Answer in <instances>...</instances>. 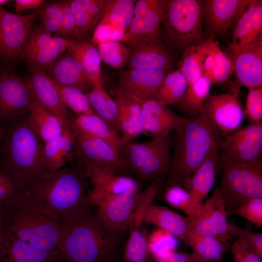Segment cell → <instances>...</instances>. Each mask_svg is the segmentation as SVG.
Instances as JSON below:
<instances>
[{
    "label": "cell",
    "mask_w": 262,
    "mask_h": 262,
    "mask_svg": "<svg viewBox=\"0 0 262 262\" xmlns=\"http://www.w3.org/2000/svg\"><path fill=\"white\" fill-rule=\"evenodd\" d=\"M83 176L60 169L26 184L25 193L62 227L90 212Z\"/></svg>",
    "instance_id": "obj_1"
},
{
    "label": "cell",
    "mask_w": 262,
    "mask_h": 262,
    "mask_svg": "<svg viewBox=\"0 0 262 262\" xmlns=\"http://www.w3.org/2000/svg\"><path fill=\"white\" fill-rule=\"evenodd\" d=\"M175 131L167 183L185 189L190 177L209 153L220 147L223 137L203 109L197 117L188 119Z\"/></svg>",
    "instance_id": "obj_2"
},
{
    "label": "cell",
    "mask_w": 262,
    "mask_h": 262,
    "mask_svg": "<svg viewBox=\"0 0 262 262\" xmlns=\"http://www.w3.org/2000/svg\"><path fill=\"white\" fill-rule=\"evenodd\" d=\"M0 147V167L25 185L50 173L44 156V142L24 122H9Z\"/></svg>",
    "instance_id": "obj_3"
},
{
    "label": "cell",
    "mask_w": 262,
    "mask_h": 262,
    "mask_svg": "<svg viewBox=\"0 0 262 262\" xmlns=\"http://www.w3.org/2000/svg\"><path fill=\"white\" fill-rule=\"evenodd\" d=\"M3 213L7 230L15 238L40 249L59 250L62 227L30 196Z\"/></svg>",
    "instance_id": "obj_4"
},
{
    "label": "cell",
    "mask_w": 262,
    "mask_h": 262,
    "mask_svg": "<svg viewBox=\"0 0 262 262\" xmlns=\"http://www.w3.org/2000/svg\"><path fill=\"white\" fill-rule=\"evenodd\" d=\"M62 229L59 250L65 262H100L111 250V235L90 212Z\"/></svg>",
    "instance_id": "obj_5"
},
{
    "label": "cell",
    "mask_w": 262,
    "mask_h": 262,
    "mask_svg": "<svg viewBox=\"0 0 262 262\" xmlns=\"http://www.w3.org/2000/svg\"><path fill=\"white\" fill-rule=\"evenodd\" d=\"M202 3L199 0H164L161 24L174 47L185 49L207 39L203 29Z\"/></svg>",
    "instance_id": "obj_6"
},
{
    "label": "cell",
    "mask_w": 262,
    "mask_h": 262,
    "mask_svg": "<svg viewBox=\"0 0 262 262\" xmlns=\"http://www.w3.org/2000/svg\"><path fill=\"white\" fill-rule=\"evenodd\" d=\"M170 134L142 142L128 143L121 152L131 170L142 181L156 180L168 174L172 159Z\"/></svg>",
    "instance_id": "obj_7"
},
{
    "label": "cell",
    "mask_w": 262,
    "mask_h": 262,
    "mask_svg": "<svg viewBox=\"0 0 262 262\" xmlns=\"http://www.w3.org/2000/svg\"><path fill=\"white\" fill-rule=\"evenodd\" d=\"M220 190L227 214L245 202L262 198V162L222 164Z\"/></svg>",
    "instance_id": "obj_8"
},
{
    "label": "cell",
    "mask_w": 262,
    "mask_h": 262,
    "mask_svg": "<svg viewBox=\"0 0 262 262\" xmlns=\"http://www.w3.org/2000/svg\"><path fill=\"white\" fill-rule=\"evenodd\" d=\"M164 0H139L121 42L130 49L142 45L161 44V28Z\"/></svg>",
    "instance_id": "obj_9"
},
{
    "label": "cell",
    "mask_w": 262,
    "mask_h": 262,
    "mask_svg": "<svg viewBox=\"0 0 262 262\" xmlns=\"http://www.w3.org/2000/svg\"><path fill=\"white\" fill-rule=\"evenodd\" d=\"M34 98L28 79L8 68L0 69V128L30 112Z\"/></svg>",
    "instance_id": "obj_10"
},
{
    "label": "cell",
    "mask_w": 262,
    "mask_h": 262,
    "mask_svg": "<svg viewBox=\"0 0 262 262\" xmlns=\"http://www.w3.org/2000/svg\"><path fill=\"white\" fill-rule=\"evenodd\" d=\"M224 138L219 147L222 164H249L260 160L262 124L252 123Z\"/></svg>",
    "instance_id": "obj_11"
},
{
    "label": "cell",
    "mask_w": 262,
    "mask_h": 262,
    "mask_svg": "<svg viewBox=\"0 0 262 262\" xmlns=\"http://www.w3.org/2000/svg\"><path fill=\"white\" fill-rule=\"evenodd\" d=\"M38 10L27 15L11 13L0 7V56L9 61L21 57Z\"/></svg>",
    "instance_id": "obj_12"
},
{
    "label": "cell",
    "mask_w": 262,
    "mask_h": 262,
    "mask_svg": "<svg viewBox=\"0 0 262 262\" xmlns=\"http://www.w3.org/2000/svg\"><path fill=\"white\" fill-rule=\"evenodd\" d=\"M202 206V213L198 217H186L188 233L214 236L228 244L231 237L228 232V214L219 188L214 191Z\"/></svg>",
    "instance_id": "obj_13"
},
{
    "label": "cell",
    "mask_w": 262,
    "mask_h": 262,
    "mask_svg": "<svg viewBox=\"0 0 262 262\" xmlns=\"http://www.w3.org/2000/svg\"><path fill=\"white\" fill-rule=\"evenodd\" d=\"M238 87L227 93L209 95L203 110L211 118L223 137L242 123L245 114L239 98Z\"/></svg>",
    "instance_id": "obj_14"
},
{
    "label": "cell",
    "mask_w": 262,
    "mask_h": 262,
    "mask_svg": "<svg viewBox=\"0 0 262 262\" xmlns=\"http://www.w3.org/2000/svg\"><path fill=\"white\" fill-rule=\"evenodd\" d=\"M76 146L80 153L90 162L114 168L118 173L128 174L130 167L111 145L80 128L70 119Z\"/></svg>",
    "instance_id": "obj_15"
},
{
    "label": "cell",
    "mask_w": 262,
    "mask_h": 262,
    "mask_svg": "<svg viewBox=\"0 0 262 262\" xmlns=\"http://www.w3.org/2000/svg\"><path fill=\"white\" fill-rule=\"evenodd\" d=\"M143 195V192H130L104 199L97 205L96 216L110 235L123 231L128 229Z\"/></svg>",
    "instance_id": "obj_16"
},
{
    "label": "cell",
    "mask_w": 262,
    "mask_h": 262,
    "mask_svg": "<svg viewBox=\"0 0 262 262\" xmlns=\"http://www.w3.org/2000/svg\"><path fill=\"white\" fill-rule=\"evenodd\" d=\"M29 67L31 74L28 81L34 99L58 117L64 131L73 132L66 108L51 77L31 65Z\"/></svg>",
    "instance_id": "obj_17"
},
{
    "label": "cell",
    "mask_w": 262,
    "mask_h": 262,
    "mask_svg": "<svg viewBox=\"0 0 262 262\" xmlns=\"http://www.w3.org/2000/svg\"><path fill=\"white\" fill-rule=\"evenodd\" d=\"M169 72L161 69H128L120 75L115 92L141 103L151 98Z\"/></svg>",
    "instance_id": "obj_18"
},
{
    "label": "cell",
    "mask_w": 262,
    "mask_h": 262,
    "mask_svg": "<svg viewBox=\"0 0 262 262\" xmlns=\"http://www.w3.org/2000/svg\"><path fill=\"white\" fill-rule=\"evenodd\" d=\"M253 0H206L202 1L205 27L209 35H222L233 19L241 15Z\"/></svg>",
    "instance_id": "obj_19"
},
{
    "label": "cell",
    "mask_w": 262,
    "mask_h": 262,
    "mask_svg": "<svg viewBox=\"0 0 262 262\" xmlns=\"http://www.w3.org/2000/svg\"><path fill=\"white\" fill-rule=\"evenodd\" d=\"M141 120L144 134L163 138L176 131L188 119L180 116L167 106L149 98L141 103Z\"/></svg>",
    "instance_id": "obj_20"
},
{
    "label": "cell",
    "mask_w": 262,
    "mask_h": 262,
    "mask_svg": "<svg viewBox=\"0 0 262 262\" xmlns=\"http://www.w3.org/2000/svg\"><path fill=\"white\" fill-rule=\"evenodd\" d=\"M236 84L248 89L262 86V36L233 58Z\"/></svg>",
    "instance_id": "obj_21"
},
{
    "label": "cell",
    "mask_w": 262,
    "mask_h": 262,
    "mask_svg": "<svg viewBox=\"0 0 262 262\" xmlns=\"http://www.w3.org/2000/svg\"><path fill=\"white\" fill-rule=\"evenodd\" d=\"M262 36V1L253 0L241 15L229 46L234 56L243 48Z\"/></svg>",
    "instance_id": "obj_22"
},
{
    "label": "cell",
    "mask_w": 262,
    "mask_h": 262,
    "mask_svg": "<svg viewBox=\"0 0 262 262\" xmlns=\"http://www.w3.org/2000/svg\"><path fill=\"white\" fill-rule=\"evenodd\" d=\"M8 241L0 252V262H62L59 250L37 248L30 243L15 238L7 231ZM65 262V261H64Z\"/></svg>",
    "instance_id": "obj_23"
},
{
    "label": "cell",
    "mask_w": 262,
    "mask_h": 262,
    "mask_svg": "<svg viewBox=\"0 0 262 262\" xmlns=\"http://www.w3.org/2000/svg\"><path fill=\"white\" fill-rule=\"evenodd\" d=\"M118 106V128L125 146L134 138L144 133L141 120V103L115 91Z\"/></svg>",
    "instance_id": "obj_24"
},
{
    "label": "cell",
    "mask_w": 262,
    "mask_h": 262,
    "mask_svg": "<svg viewBox=\"0 0 262 262\" xmlns=\"http://www.w3.org/2000/svg\"><path fill=\"white\" fill-rule=\"evenodd\" d=\"M219 149L216 147L209 153L186 184L185 189L198 204H202L214 185Z\"/></svg>",
    "instance_id": "obj_25"
},
{
    "label": "cell",
    "mask_w": 262,
    "mask_h": 262,
    "mask_svg": "<svg viewBox=\"0 0 262 262\" xmlns=\"http://www.w3.org/2000/svg\"><path fill=\"white\" fill-rule=\"evenodd\" d=\"M129 69H161L170 71L172 60L162 44L140 45L131 49Z\"/></svg>",
    "instance_id": "obj_26"
},
{
    "label": "cell",
    "mask_w": 262,
    "mask_h": 262,
    "mask_svg": "<svg viewBox=\"0 0 262 262\" xmlns=\"http://www.w3.org/2000/svg\"><path fill=\"white\" fill-rule=\"evenodd\" d=\"M58 83L88 92L93 87L82 65L67 54H63L48 72Z\"/></svg>",
    "instance_id": "obj_27"
},
{
    "label": "cell",
    "mask_w": 262,
    "mask_h": 262,
    "mask_svg": "<svg viewBox=\"0 0 262 262\" xmlns=\"http://www.w3.org/2000/svg\"><path fill=\"white\" fill-rule=\"evenodd\" d=\"M143 223L154 225L171 233L185 244L188 234L186 217L167 207L151 204L145 213Z\"/></svg>",
    "instance_id": "obj_28"
},
{
    "label": "cell",
    "mask_w": 262,
    "mask_h": 262,
    "mask_svg": "<svg viewBox=\"0 0 262 262\" xmlns=\"http://www.w3.org/2000/svg\"><path fill=\"white\" fill-rule=\"evenodd\" d=\"M66 51L82 65L93 88L102 86L101 59L97 49L92 43L83 40L73 41Z\"/></svg>",
    "instance_id": "obj_29"
},
{
    "label": "cell",
    "mask_w": 262,
    "mask_h": 262,
    "mask_svg": "<svg viewBox=\"0 0 262 262\" xmlns=\"http://www.w3.org/2000/svg\"><path fill=\"white\" fill-rule=\"evenodd\" d=\"M75 139L73 132L66 131L54 139L44 143V156L50 172L60 170L75 154Z\"/></svg>",
    "instance_id": "obj_30"
},
{
    "label": "cell",
    "mask_w": 262,
    "mask_h": 262,
    "mask_svg": "<svg viewBox=\"0 0 262 262\" xmlns=\"http://www.w3.org/2000/svg\"><path fill=\"white\" fill-rule=\"evenodd\" d=\"M107 0H72L69 5L74 17L78 39L95 27L101 17Z\"/></svg>",
    "instance_id": "obj_31"
},
{
    "label": "cell",
    "mask_w": 262,
    "mask_h": 262,
    "mask_svg": "<svg viewBox=\"0 0 262 262\" xmlns=\"http://www.w3.org/2000/svg\"><path fill=\"white\" fill-rule=\"evenodd\" d=\"M212 85L208 78L202 75L195 83L187 86L175 103L187 116L186 118H196L200 115L204 103L210 95Z\"/></svg>",
    "instance_id": "obj_32"
},
{
    "label": "cell",
    "mask_w": 262,
    "mask_h": 262,
    "mask_svg": "<svg viewBox=\"0 0 262 262\" xmlns=\"http://www.w3.org/2000/svg\"><path fill=\"white\" fill-rule=\"evenodd\" d=\"M82 129L111 145L119 154L125 145L117 131L95 113L78 115L73 119Z\"/></svg>",
    "instance_id": "obj_33"
},
{
    "label": "cell",
    "mask_w": 262,
    "mask_h": 262,
    "mask_svg": "<svg viewBox=\"0 0 262 262\" xmlns=\"http://www.w3.org/2000/svg\"><path fill=\"white\" fill-rule=\"evenodd\" d=\"M30 113L28 122L44 143L63 132L64 129L58 117L35 99Z\"/></svg>",
    "instance_id": "obj_34"
},
{
    "label": "cell",
    "mask_w": 262,
    "mask_h": 262,
    "mask_svg": "<svg viewBox=\"0 0 262 262\" xmlns=\"http://www.w3.org/2000/svg\"><path fill=\"white\" fill-rule=\"evenodd\" d=\"M138 184L132 178L118 174L95 186L87 194L90 205H98L107 198L130 192H137Z\"/></svg>",
    "instance_id": "obj_35"
},
{
    "label": "cell",
    "mask_w": 262,
    "mask_h": 262,
    "mask_svg": "<svg viewBox=\"0 0 262 262\" xmlns=\"http://www.w3.org/2000/svg\"><path fill=\"white\" fill-rule=\"evenodd\" d=\"M73 41L53 35L51 41L25 59L29 65L49 72Z\"/></svg>",
    "instance_id": "obj_36"
},
{
    "label": "cell",
    "mask_w": 262,
    "mask_h": 262,
    "mask_svg": "<svg viewBox=\"0 0 262 262\" xmlns=\"http://www.w3.org/2000/svg\"><path fill=\"white\" fill-rule=\"evenodd\" d=\"M185 244L204 262H219L227 249V243L212 236L188 233Z\"/></svg>",
    "instance_id": "obj_37"
},
{
    "label": "cell",
    "mask_w": 262,
    "mask_h": 262,
    "mask_svg": "<svg viewBox=\"0 0 262 262\" xmlns=\"http://www.w3.org/2000/svg\"><path fill=\"white\" fill-rule=\"evenodd\" d=\"M85 94L95 113L117 131L118 106L115 100L102 86L94 87Z\"/></svg>",
    "instance_id": "obj_38"
},
{
    "label": "cell",
    "mask_w": 262,
    "mask_h": 262,
    "mask_svg": "<svg viewBox=\"0 0 262 262\" xmlns=\"http://www.w3.org/2000/svg\"><path fill=\"white\" fill-rule=\"evenodd\" d=\"M187 86L185 78L178 69L169 72L150 98L164 106L175 104Z\"/></svg>",
    "instance_id": "obj_39"
},
{
    "label": "cell",
    "mask_w": 262,
    "mask_h": 262,
    "mask_svg": "<svg viewBox=\"0 0 262 262\" xmlns=\"http://www.w3.org/2000/svg\"><path fill=\"white\" fill-rule=\"evenodd\" d=\"M136 0H107L99 22L126 30L133 16Z\"/></svg>",
    "instance_id": "obj_40"
},
{
    "label": "cell",
    "mask_w": 262,
    "mask_h": 262,
    "mask_svg": "<svg viewBox=\"0 0 262 262\" xmlns=\"http://www.w3.org/2000/svg\"><path fill=\"white\" fill-rule=\"evenodd\" d=\"M164 198L171 206L186 214L188 219L196 218L202 213V204L196 203L189 192L180 186H168L166 189Z\"/></svg>",
    "instance_id": "obj_41"
},
{
    "label": "cell",
    "mask_w": 262,
    "mask_h": 262,
    "mask_svg": "<svg viewBox=\"0 0 262 262\" xmlns=\"http://www.w3.org/2000/svg\"><path fill=\"white\" fill-rule=\"evenodd\" d=\"M124 253L126 262H152L147 245V236L141 227L130 229Z\"/></svg>",
    "instance_id": "obj_42"
},
{
    "label": "cell",
    "mask_w": 262,
    "mask_h": 262,
    "mask_svg": "<svg viewBox=\"0 0 262 262\" xmlns=\"http://www.w3.org/2000/svg\"><path fill=\"white\" fill-rule=\"evenodd\" d=\"M52 80L66 107L70 108L78 115L95 113L90 104L86 94L82 90L74 86L61 84L52 78Z\"/></svg>",
    "instance_id": "obj_43"
},
{
    "label": "cell",
    "mask_w": 262,
    "mask_h": 262,
    "mask_svg": "<svg viewBox=\"0 0 262 262\" xmlns=\"http://www.w3.org/2000/svg\"><path fill=\"white\" fill-rule=\"evenodd\" d=\"M202 43L184 49L178 70L185 78L188 86L195 83L202 76Z\"/></svg>",
    "instance_id": "obj_44"
},
{
    "label": "cell",
    "mask_w": 262,
    "mask_h": 262,
    "mask_svg": "<svg viewBox=\"0 0 262 262\" xmlns=\"http://www.w3.org/2000/svg\"><path fill=\"white\" fill-rule=\"evenodd\" d=\"M26 195L25 185L0 167V210L8 209Z\"/></svg>",
    "instance_id": "obj_45"
},
{
    "label": "cell",
    "mask_w": 262,
    "mask_h": 262,
    "mask_svg": "<svg viewBox=\"0 0 262 262\" xmlns=\"http://www.w3.org/2000/svg\"><path fill=\"white\" fill-rule=\"evenodd\" d=\"M97 46L101 60L111 67L119 69L127 64L131 49L122 42L106 41Z\"/></svg>",
    "instance_id": "obj_46"
},
{
    "label": "cell",
    "mask_w": 262,
    "mask_h": 262,
    "mask_svg": "<svg viewBox=\"0 0 262 262\" xmlns=\"http://www.w3.org/2000/svg\"><path fill=\"white\" fill-rule=\"evenodd\" d=\"M147 245L153 257L160 253L175 251L178 247V242L177 237L174 235L158 228L147 236Z\"/></svg>",
    "instance_id": "obj_47"
},
{
    "label": "cell",
    "mask_w": 262,
    "mask_h": 262,
    "mask_svg": "<svg viewBox=\"0 0 262 262\" xmlns=\"http://www.w3.org/2000/svg\"><path fill=\"white\" fill-rule=\"evenodd\" d=\"M211 45L215 59L212 84L225 82L233 71V61L221 49L218 42L213 39Z\"/></svg>",
    "instance_id": "obj_48"
},
{
    "label": "cell",
    "mask_w": 262,
    "mask_h": 262,
    "mask_svg": "<svg viewBox=\"0 0 262 262\" xmlns=\"http://www.w3.org/2000/svg\"><path fill=\"white\" fill-rule=\"evenodd\" d=\"M62 2L48 4L38 12L40 26L51 34L59 35Z\"/></svg>",
    "instance_id": "obj_49"
},
{
    "label": "cell",
    "mask_w": 262,
    "mask_h": 262,
    "mask_svg": "<svg viewBox=\"0 0 262 262\" xmlns=\"http://www.w3.org/2000/svg\"><path fill=\"white\" fill-rule=\"evenodd\" d=\"M53 35L43 30L40 26L32 27L25 43L22 54L25 59L41 48L49 44Z\"/></svg>",
    "instance_id": "obj_50"
},
{
    "label": "cell",
    "mask_w": 262,
    "mask_h": 262,
    "mask_svg": "<svg viewBox=\"0 0 262 262\" xmlns=\"http://www.w3.org/2000/svg\"><path fill=\"white\" fill-rule=\"evenodd\" d=\"M245 115L252 123L262 124V87L248 89Z\"/></svg>",
    "instance_id": "obj_51"
},
{
    "label": "cell",
    "mask_w": 262,
    "mask_h": 262,
    "mask_svg": "<svg viewBox=\"0 0 262 262\" xmlns=\"http://www.w3.org/2000/svg\"><path fill=\"white\" fill-rule=\"evenodd\" d=\"M238 214L258 228L262 226V198L250 199L237 207L231 213Z\"/></svg>",
    "instance_id": "obj_52"
},
{
    "label": "cell",
    "mask_w": 262,
    "mask_h": 262,
    "mask_svg": "<svg viewBox=\"0 0 262 262\" xmlns=\"http://www.w3.org/2000/svg\"><path fill=\"white\" fill-rule=\"evenodd\" d=\"M231 251L233 262H262V257L242 238L233 242Z\"/></svg>",
    "instance_id": "obj_53"
},
{
    "label": "cell",
    "mask_w": 262,
    "mask_h": 262,
    "mask_svg": "<svg viewBox=\"0 0 262 262\" xmlns=\"http://www.w3.org/2000/svg\"><path fill=\"white\" fill-rule=\"evenodd\" d=\"M125 32V30L110 24L99 22L94 31L92 41L97 45L110 41L121 42Z\"/></svg>",
    "instance_id": "obj_54"
},
{
    "label": "cell",
    "mask_w": 262,
    "mask_h": 262,
    "mask_svg": "<svg viewBox=\"0 0 262 262\" xmlns=\"http://www.w3.org/2000/svg\"><path fill=\"white\" fill-rule=\"evenodd\" d=\"M59 36L71 40L78 39L75 19L68 1H62Z\"/></svg>",
    "instance_id": "obj_55"
},
{
    "label": "cell",
    "mask_w": 262,
    "mask_h": 262,
    "mask_svg": "<svg viewBox=\"0 0 262 262\" xmlns=\"http://www.w3.org/2000/svg\"><path fill=\"white\" fill-rule=\"evenodd\" d=\"M229 235L244 239L262 257V233L254 232L249 228H241L233 223L228 224Z\"/></svg>",
    "instance_id": "obj_56"
},
{
    "label": "cell",
    "mask_w": 262,
    "mask_h": 262,
    "mask_svg": "<svg viewBox=\"0 0 262 262\" xmlns=\"http://www.w3.org/2000/svg\"><path fill=\"white\" fill-rule=\"evenodd\" d=\"M152 262H204L194 252H164L152 257Z\"/></svg>",
    "instance_id": "obj_57"
},
{
    "label": "cell",
    "mask_w": 262,
    "mask_h": 262,
    "mask_svg": "<svg viewBox=\"0 0 262 262\" xmlns=\"http://www.w3.org/2000/svg\"><path fill=\"white\" fill-rule=\"evenodd\" d=\"M45 1L44 0H15L16 12L19 13L25 10L35 9Z\"/></svg>",
    "instance_id": "obj_58"
},
{
    "label": "cell",
    "mask_w": 262,
    "mask_h": 262,
    "mask_svg": "<svg viewBox=\"0 0 262 262\" xmlns=\"http://www.w3.org/2000/svg\"><path fill=\"white\" fill-rule=\"evenodd\" d=\"M8 241L7 230L5 225L3 211L0 210V252L5 248Z\"/></svg>",
    "instance_id": "obj_59"
},
{
    "label": "cell",
    "mask_w": 262,
    "mask_h": 262,
    "mask_svg": "<svg viewBox=\"0 0 262 262\" xmlns=\"http://www.w3.org/2000/svg\"><path fill=\"white\" fill-rule=\"evenodd\" d=\"M11 1L9 0H0V7H2L3 5L10 2Z\"/></svg>",
    "instance_id": "obj_60"
},
{
    "label": "cell",
    "mask_w": 262,
    "mask_h": 262,
    "mask_svg": "<svg viewBox=\"0 0 262 262\" xmlns=\"http://www.w3.org/2000/svg\"><path fill=\"white\" fill-rule=\"evenodd\" d=\"M3 131L2 129L0 128V147L1 143L2 138L3 136Z\"/></svg>",
    "instance_id": "obj_61"
}]
</instances>
